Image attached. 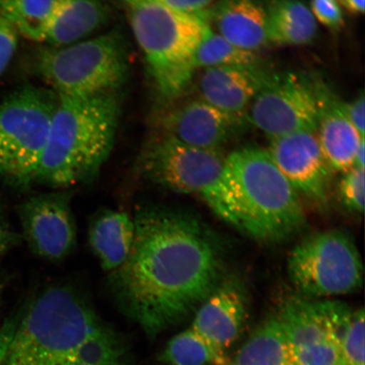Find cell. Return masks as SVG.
<instances>
[{"label": "cell", "instance_id": "34", "mask_svg": "<svg viewBox=\"0 0 365 365\" xmlns=\"http://www.w3.org/2000/svg\"><path fill=\"white\" fill-rule=\"evenodd\" d=\"M341 7L354 15H362L364 13L365 0H339Z\"/></svg>", "mask_w": 365, "mask_h": 365}, {"label": "cell", "instance_id": "4", "mask_svg": "<svg viewBox=\"0 0 365 365\" xmlns=\"http://www.w3.org/2000/svg\"><path fill=\"white\" fill-rule=\"evenodd\" d=\"M237 196L240 231L267 243L289 240L307 225L298 192L266 149L246 147L226 157Z\"/></svg>", "mask_w": 365, "mask_h": 365}, {"label": "cell", "instance_id": "9", "mask_svg": "<svg viewBox=\"0 0 365 365\" xmlns=\"http://www.w3.org/2000/svg\"><path fill=\"white\" fill-rule=\"evenodd\" d=\"M289 279L301 293L333 297L361 289L364 267L357 245L349 232L329 230L305 237L287 261Z\"/></svg>", "mask_w": 365, "mask_h": 365}, {"label": "cell", "instance_id": "37", "mask_svg": "<svg viewBox=\"0 0 365 365\" xmlns=\"http://www.w3.org/2000/svg\"><path fill=\"white\" fill-rule=\"evenodd\" d=\"M9 227V226L6 221V217H4V215L1 203H0V227Z\"/></svg>", "mask_w": 365, "mask_h": 365}, {"label": "cell", "instance_id": "15", "mask_svg": "<svg viewBox=\"0 0 365 365\" xmlns=\"http://www.w3.org/2000/svg\"><path fill=\"white\" fill-rule=\"evenodd\" d=\"M247 312L243 285L236 278H227L196 309L190 327L210 344L227 352L238 339Z\"/></svg>", "mask_w": 365, "mask_h": 365}, {"label": "cell", "instance_id": "21", "mask_svg": "<svg viewBox=\"0 0 365 365\" xmlns=\"http://www.w3.org/2000/svg\"><path fill=\"white\" fill-rule=\"evenodd\" d=\"M266 11L269 42L301 46L316 38L317 21L303 0H272Z\"/></svg>", "mask_w": 365, "mask_h": 365}, {"label": "cell", "instance_id": "10", "mask_svg": "<svg viewBox=\"0 0 365 365\" xmlns=\"http://www.w3.org/2000/svg\"><path fill=\"white\" fill-rule=\"evenodd\" d=\"M247 109L249 123L270 139L299 131L317 132L316 81L292 72H266Z\"/></svg>", "mask_w": 365, "mask_h": 365}, {"label": "cell", "instance_id": "6", "mask_svg": "<svg viewBox=\"0 0 365 365\" xmlns=\"http://www.w3.org/2000/svg\"><path fill=\"white\" fill-rule=\"evenodd\" d=\"M136 168L155 185L199 196L223 222L240 230L238 196L220 150L191 147L157 134L144 145Z\"/></svg>", "mask_w": 365, "mask_h": 365}, {"label": "cell", "instance_id": "22", "mask_svg": "<svg viewBox=\"0 0 365 365\" xmlns=\"http://www.w3.org/2000/svg\"><path fill=\"white\" fill-rule=\"evenodd\" d=\"M227 365H291L289 346L277 318L259 327Z\"/></svg>", "mask_w": 365, "mask_h": 365}, {"label": "cell", "instance_id": "2", "mask_svg": "<svg viewBox=\"0 0 365 365\" xmlns=\"http://www.w3.org/2000/svg\"><path fill=\"white\" fill-rule=\"evenodd\" d=\"M120 113L118 91L58 97L36 182L66 190L93 180L112 152Z\"/></svg>", "mask_w": 365, "mask_h": 365}, {"label": "cell", "instance_id": "25", "mask_svg": "<svg viewBox=\"0 0 365 365\" xmlns=\"http://www.w3.org/2000/svg\"><path fill=\"white\" fill-rule=\"evenodd\" d=\"M257 63L255 52L232 44L211 26L196 50L193 61L195 70L219 66H257Z\"/></svg>", "mask_w": 365, "mask_h": 365}, {"label": "cell", "instance_id": "30", "mask_svg": "<svg viewBox=\"0 0 365 365\" xmlns=\"http://www.w3.org/2000/svg\"><path fill=\"white\" fill-rule=\"evenodd\" d=\"M341 109L360 135L364 137L365 99L364 93L351 103H341Z\"/></svg>", "mask_w": 365, "mask_h": 365}, {"label": "cell", "instance_id": "18", "mask_svg": "<svg viewBox=\"0 0 365 365\" xmlns=\"http://www.w3.org/2000/svg\"><path fill=\"white\" fill-rule=\"evenodd\" d=\"M211 16L217 33L237 47L255 52L269 43L266 9L255 0H217Z\"/></svg>", "mask_w": 365, "mask_h": 365}, {"label": "cell", "instance_id": "32", "mask_svg": "<svg viewBox=\"0 0 365 365\" xmlns=\"http://www.w3.org/2000/svg\"><path fill=\"white\" fill-rule=\"evenodd\" d=\"M20 314L18 313L6 319L0 327V365H4L9 345L11 344L14 332H15Z\"/></svg>", "mask_w": 365, "mask_h": 365}, {"label": "cell", "instance_id": "1", "mask_svg": "<svg viewBox=\"0 0 365 365\" xmlns=\"http://www.w3.org/2000/svg\"><path fill=\"white\" fill-rule=\"evenodd\" d=\"M133 220V246L109 284L123 312L153 337L184 321L221 284V251L208 228L182 210L143 205Z\"/></svg>", "mask_w": 365, "mask_h": 365}, {"label": "cell", "instance_id": "31", "mask_svg": "<svg viewBox=\"0 0 365 365\" xmlns=\"http://www.w3.org/2000/svg\"><path fill=\"white\" fill-rule=\"evenodd\" d=\"M163 6L178 12L189 15H200L205 9L212 6L217 0H153Z\"/></svg>", "mask_w": 365, "mask_h": 365}, {"label": "cell", "instance_id": "29", "mask_svg": "<svg viewBox=\"0 0 365 365\" xmlns=\"http://www.w3.org/2000/svg\"><path fill=\"white\" fill-rule=\"evenodd\" d=\"M17 47V33L0 17V76L10 63Z\"/></svg>", "mask_w": 365, "mask_h": 365}, {"label": "cell", "instance_id": "8", "mask_svg": "<svg viewBox=\"0 0 365 365\" xmlns=\"http://www.w3.org/2000/svg\"><path fill=\"white\" fill-rule=\"evenodd\" d=\"M58 103L53 90L26 86L0 105V179L11 188L36 184Z\"/></svg>", "mask_w": 365, "mask_h": 365}, {"label": "cell", "instance_id": "12", "mask_svg": "<svg viewBox=\"0 0 365 365\" xmlns=\"http://www.w3.org/2000/svg\"><path fill=\"white\" fill-rule=\"evenodd\" d=\"M267 150L298 194L317 204H327L332 170L317 132L299 131L272 138Z\"/></svg>", "mask_w": 365, "mask_h": 365}, {"label": "cell", "instance_id": "11", "mask_svg": "<svg viewBox=\"0 0 365 365\" xmlns=\"http://www.w3.org/2000/svg\"><path fill=\"white\" fill-rule=\"evenodd\" d=\"M68 189L34 195L18 207L23 238L31 252L47 262L63 261L75 250L77 227Z\"/></svg>", "mask_w": 365, "mask_h": 365}, {"label": "cell", "instance_id": "5", "mask_svg": "<svg viewBox=\"0 0 365 365\" xmlns=\"http://www.w3.org/2000/svg\"><path fill=\"white\" fill-rule=\"evenodd\" d=\"M123 1L159 95L176 98L192 79L195 54L209 23L203 13L178 12L153 0Z\"/></svg>", "mask_w": 365, "mask_h": 365}, {"label": "cell", "instance_id": "13", "mask_svg": "<svg viewBox=\"0 0 365 365\" xmlns=\"http://www.w3.org/2000/svg\"><path fill=\"white\" fill-rule=\"evenodd\" d=\"M352 312L339 301L292 299L276 318L291 356L330 342L340 348L341 333Z\"/></svg>", "mask_w": 365, "mask_h": 365}, {"label": "cell", "instance_id": "19", "mask_svg": "<svg viewBox=\"0 0 365 365\" xmlns=\"http://www.w3.org/2000/svg\"><path fill=\"white\" fill-rule=\"evenodd\" d=\"M135 239L133 218L116 210H102L91 217L88 240L105 272H113L126 262Z\"/></svg>", "mask_w": 365, "mask_h": 365}, {"label": "cell", "instance_id": "23", "mask_svg": "<svg viewBox=\"0 0 365 365\" xmlns=\"http://www.w3.org/2000/svg\"><path fill=\"white\" fill-rule=\"evenodd\" d=\"M56 0H0V17L16 33L43 42Z\"/></svg>", "mask_w": 365, "mask_h": 365}, {"label": "cell", "instance_id": "35", "mask_svg": "<svg viewBox=\"0 0 365 365\" xmlns=\"http://www.w3.org/2000/svg\"><path fill=\"white\" fill-rule=\"evenodd\" d=\"M365 148L364 140L360 144L357 154H356L355 167L364 168Z\"/></svg>", "mask_w": 365, "mask_h": 365}, {"label": "cell", "instance_id": "20", "mask_svg": "<svg viewBox=\"0 0 365 365\" xmlns=\"http://www.w3.org/2000/svg\"><path fill=\"white\" fill-rule=\"evenodd\" d=\"M103 0H56L45 42L53 48L78 43L108 20Z\"/></svg>", "mask_w": 365, "mask_h": 365}, {"label": "cell", "instance_id": "28", "mask_svg": "<svg viewBox=\"0 0 365 365\" xmlns=\"http://www.w3.org/2000/svg\"><path fill=\"white\" fill-rule=\"evenodd\" d=\"M310 11L317 21L333 31L344 26L339 0H310Z\"/></svg>", "mask_w": 365, "mask_h": 365}, {"label": "cell", "instance_id": "3", "mask_svg": "<svg viewBox=\"0 0 365 365\" xmlns=\"http://www.w3.org/2000/svg\"><path fill=\"white\" fill-rule=\"evenodd\" d=\"M4 365H66L75 351L105 326L74 287L52 284L19 312Z\"/></svg>", "mask_w": 365, "mask_h": 365}, {"label": "cell", "instance_id": "17", "mask_svg": "<svg viewBox=\"0 0 365 365\" xmlns=\"http://www.w3.org/2000/svg\"><path fill=\"white\" fill-rule=\"evenodd\" d=\"M257 66L204 68L199 89L203 101L230 113H244L264 76Z\"/></svg>", "mask_w": 365, "mask_h": 365}, {"label": "cell", "instance_id": "33", "mask_svg": "<svg viewBox=\"0 0 365 365\" xmlns=\"http://www.w3.org/2000/svg\"><path fill=\"white\" fill-rule=\"evenodd\" d=\"M21 236L10 227H0V257L20 244Z\"/></svg>", "mask_w": 365, "mask_h": 365}, {"label": "cell", "instance_id": "24", "mask_svg": "<svg viewBox=\"0 0 365 365\" xmlns=\"http://www.w3.org/2000/svg\"><path fill=\"white\" fill-rule=\"evenodd\" d=\"M159 359L170 365H227V352L218 349L192 328L168 341Z\"/></svg>", "mask_w": 365, "mask_h": 365}, {"label": "cell", "instance_id": "16", "mask_svg": "<svg viewBox=\"0 0 365 365\" xmlns=\"http://www.w3.org/2000/svg\"><path fill=\"white\" fill-rule=\"evenodd\" d=\"M319 104L317 130L319 145L332 171L346 173L355 167L356 154L364 137L351 124L341 102L322 81H316Z\"/></svg>", "mask_w": 365, "mask_h": 365}, {"label": "cell", "instance_id": "38", "mask_svg": "<svg viewBox=\"0 0 365 365\" xmlns=\"http://www.w3.org/2000/svg\"><path fill=\"white\" fill-rule=\"evenodd\" d=\"M66 365H83V364H78V363H70V364H67Z\"/></svg>", "mask_w": 365, "mask_h": 365}, {"label": "cell", "instance_id": "36", "mask_svg": "<svg viewBox=\"0 0 365 365\" xmlns=\"http://www.w3.org/2000/svg\"><path fill=\"white\" fill-rule=\"evenodd\" d=\"M6 285V277H4L0 274V308H1L2 299H3V294L4 287Z\"/></svg>", "mask_w": 365, "mask_h": 365}, {"label": "cell", "instance_id": "27", "mask_svg": "<svg viewBox=\"0 0 365 365\" xmlns=\"http://www.w3.org/2000/svg\"><path fill=\"white\" fill-rule=\"evenodd\" d=\"M364 193V168L354 167L344 173L339 186V200L344 207L351 212L363 213Z\"/></svg>", "mask_w": 365, "mask_h": 365}, {"label": "cell", "instance_id": "14", "mask_svg": "<svg viewBox=\"0 0 365 365\" xmlns=\"http://www.w3.org/2000/svg\"><path fill=\"white\" fill-rule=\"evenodd\" d=\"M249 123L246 113H230L197 100L164 115L158 135L171 137L191 147L220 150Z\"/></svg>", "mask_w": 365, "mask_h": 365}, {"label": "cell", "instance_id": "7", "mask_svg": "<svg viewBox=\"0 0 365 365\" xmlns=\"http://www.w3.org/2000/svg\"><path fill=\"white\" fill-rule=\"evenodd\" d=\"M38 74L58 97H86L115 91L129 76V48L114 29L93 39L42 50Z\"/></svg>", "mask_w": 365, "mask_h": 365}, {"label": "cell", "instance_id": "26", "mask_svg": "<svg viewBox=\"0 0 365 365\" xmlns=\"http://www.w3.org/2000/svg\"><path fill=\"white\" fill-rule=\"evenodd\" d=\"M364 309L353 310L340 339L342 365H364Z\"/></svg>", "mask_w": 365, "mask_h": 365}]
</instances>
